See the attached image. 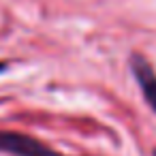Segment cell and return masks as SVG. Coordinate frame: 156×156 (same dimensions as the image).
Returning a JSON list of instances; mask_svg holds the SVG:
<instances>
[{"label":"cell","mask_w":156,"mask_h":156,"mask_svg":"<svg viewBox=\"0 0 156 156\" xmlns=\"http://www.w3.org/2000/svg\"><path fill=\"white\" fill-rule=\"evenodd\" d=\"M7 66H9L7 62H0V73H5V71H7Z\"/></svg>","instance_id":"cell-3"},{"label":"cell","mask_w":156,"mask_h":156,"mask_svg":"<svg viewBox=\"0 0 156 156\" xmlns=\"http://www.w3.org/2000/svg\"><path fill=\"white\" fill-rule=\"evenodd\" d=\"M154 156H156V150H154Z\"/></svg>","instance_id":"cell-4"},{"label":"cell","mask_w":156,"mask_h":156,"mask_svg":"<svg viewBox=\"0 0 156 156\" xmlns=\"http://www.w3.org/2000/svg\"><path fill=\"white\" fill-rule=\"evenodd\" d=\"M0 152L13 156H66L54 147H47L37 137L15 130H0Z\"/></svg>","instance_id":"cell-1"},{"label":"cell","mask_w":156,"mask_h":156,"mask_svg":"<svg viewBox=\"0 0 156 156\" xmlns=\"http://www.w3.org/2000/svg\"><path fill=\"white\" fill-rule=\"evenodd\" d=\"M130 69H133V75H135L147 105L156 113V73H154L152 64L141 54H130Z\"/></svg>","instance_id":"cell-2"}]
</instances>
